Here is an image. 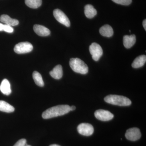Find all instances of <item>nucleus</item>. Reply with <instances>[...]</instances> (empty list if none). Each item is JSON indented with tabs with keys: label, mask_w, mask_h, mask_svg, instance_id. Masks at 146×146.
<instances>
[{
	"label": "nucleus",
	"mask_w": 146,
	"mask_h": 146,
	"mask_svg": "<svg viewBox=\"0 0 146 146\" xmlns=\"http://www.w3.org/2000/svg\"><path fill=\"white\" fill-rule=\"evenodd\" d=\"M33 78L37 86L40 87H43L44 86V83L40 73L37 72V71H34L33 74Z\"/></svg>",
	"instance_id": "nucleus-19"
},
{
	"label": "nucleus",
	"mask_w": 146,
	"mask_h": 146,
	"mask_svg": "<svg viewBox=\"0 0 146 146\" xmlns=\"http://www.w3.org/2000/svg\"><path fill=\"white\" fill-rule=\"evenodd\" d=\"M50 74L53 78L57 80L60 79L63 75V68L62 66L60 65H56L54 68L50 72Z\"/></svg>",
	"instance_id": "nucleus-13"
},
{
	"label": "nucleus",
	"mask_w": 146,
	"mask_h": 146,
	"mask_svg": "<svg viewBox=\"0 0 146 146\" xmlns=\"http://www.w3.org/2000/svg\"><path fill=\"white\" fill-rule=\"evenodd\" d=\"M89 51L92 58L95 61H98L103 54V50L101 46L98 44L93 43L89 47Z\"/></svg>",
	"instance_id": "nucleus-5"
},
{
	"label": "nucleus",
	"mask_w": 146,
	"mask_h": 146,
	"mask_svg": "<svg viewBox=\"0 0 146 146\" xmlns=\"http://www.w3.org/2000/svg\"><path fill=\"white\" fill-rule=\"evenodd\" d=\"M100 34L102 36L106 37H111L113 35V29L112 27L109 25H105L100 29Z\"/></svg>",
	"instance_id": "nucleus-16"
},
{
	"label": "nucleus",
	"mask_w": 146,
	"mask_h": 146,
	"mask_svg": "<svg viewBox=\"0 0 146 146\" xmlns=\"http://www.w3.org/2000/svg\"><path fill=\"white\" fill-rule=\"evenodd\" d=\"M143 26L144 28L145 29V30L146 31V20L145 19L143 21Z\"/></svg>",
	"instance_id": "nucleus-24"
},
{
	"label": "nucleus",
	"mask_w": 146,
	"mask_h": 146,
	"mask_svg": "<svg viewBox=\"0 0 146 146\" xmlns=\"http://www.w3.org/2000/svg\"><path fill=\"white\" fill-rule=\"evenodd\" d=\"M49 146H60L59 145H56V144H54V145H50Z\"/></svg>",
	"instance_id": "nucleus-27"
},
{
	"label": "nucleus",
	"mask_w": 146,
	"mask_h": 146,
	"mask_svg": "<svg viewBox=\"0 0 146 146\" xmlns=\"http://www.w3.org/2000/svg\"><path fill=\"white\" fill-rule=\"evenodd\" d=\"M0 90L3 94L7 96H9L11 94L10 83L6 79H5L2 82L0 85Z\"/></svg>",
	"instance_id": "nucleus-14"
},
{
	"label": "nucleus",
	"mask_w": 146,
	"mask_h": 146,
	"mask_svg": "<svg viewBox=\"0 0 146 146\" xmlns=\"http://www.w3.org/2000/svg\"><path fill=\"white\" fill-rule=\"evenodd\" d=\"M84 13L87 18H92L96 15L97 11L91 5H87L84 7Z\"/></svg>",
	"instance_id": "nucleus-17"
},
{
	"label": "nucleus",
	"mask_w": 146,
	"mask_h": 146,
	"mask_svg": "<svg viewBox=\"0 0 146 146\" xmlns=\"http://www.w3.org/2000/svg\"><path fill=\"white\" fill-rule=\"evenodd\" d=\"M0 21L5 25L10 26H15L19 24V21L15 19H13L9 17L8 15L3 14L0 17Z\"/></svg>",
	"instance_id": "nucleus-12"
},
{
	"label": "nucleus",
	"mask_w": 146,
	"mask_h": 146,
	"mask_svg": "<svg viewBox=\"0 0 146 146\" xmlns=\"http://www.w3.org/2000/svg\"><path fill=\"white\" fill-rule=\"evenodd\" d=\"M136 42V37L134 35H125L123 39L124 46L126 48H130L133 46Z\"/></svg>",
	"instance_id": "nucleus-11"
},
{
	"label": "nucleus",
	"mask_w": 146,
	"mask_h": 146,
	"mask_svg": "<svg viewBox=\"0 0 146 146\" xmlns=\"http://www.w3.org/2000/svg\"><path fill=\"white\" fill-rule=\"evenodd\" d=\"M33 30L35 33L40 36H47L50 34V31L48 29L40 25H35Z\"/></svg>",
	"instance_id": "nucleus-10"
},
{
	"label": "nucleus",
	"mask_w": 146,
	"mask_h": 146,
	"mask_svg": "<svg viewBox=\"0 0 146 146\" xmlns=\"http://www.w3.org/2000/svg\"><path fill=\"white\" fill-rule=\"evenodd\" d=\"M78 133L84 136H90L93 134L94 128L91 124L87 123H82L78 126Z\"/></svg>",
	"instance_id": "nucleus-7"
},
{
	"label": "nucleus",
	"mask_w": 146,
	"mask_h": 146,
	"mask_svg": "<svg viewBox=\"0 0 146 146\" xmlns=\"http://www.w3.org/2000/svg\"><path fill=\"white\" fill-rule=\"evenodd\" d=\"M70 111V106L68 105H60L48 108L42 113L43 119H48L62 116Z\"/></svg>",
	"instance_id": "nucleus-1"
},
{
	"label": "nucleus",
	"mask_w": 146,
	"mask_h": 146,
	"mask_svg": "<svg viewBox=\"0 0 146 146\" xmlns=\"http://www.w3.org/2000/svg\"><path fill=\"white\" fill-rule=\"evenodd\" d=\"M25 146H31L30 145H25Z\"/></svg>",
	"instance_id": "nucleus-28"
},
{
	"label": "nucleus",
	"mask_w": 146,
	"mask_h": 146,
	"mask_svg": "<svg viewBox=\"0 0 146 146\" xmlns=\"http://www.w3.org/2000/svg\"><path fill=\"white\" fill-rule=\"evenodd\" d=\"M4 25L0 23V31H3Z\"/></svg>",
	"instance_id": "nucleus-25"
},
{
	"label": "nucleus",
	"mask_w": 146,
	"mask_h": 146,
	"mask_svg": "<svg viewBox=\"0 0 146 146\" xmlns=\"http://www.w3.org/2000/svg\"><path fill=\"white\" fill-rule=\"evenodd\" d=\"M27 143L25 139H21L19 140L13 146H25Z\"/></svg>",
	"instance_id": "nucleus-23"
},
{
	"label": "nucleus",
	"mask_w": 146,
	"mask_h": 146,
	"mask_svg": "<svg viewBox=\"0 0 146 146\" xmlns=\"http://www.w3.org/2000/svg\"><path fill=\"white\" fill-rule=\"evenodd\" d=\"M33 49V45L29 42H22L18 43L14 48V51L18 54L30 52Z\"/></svg>",
	"instance_id": "nucleus-4"
},
{
	"label": "nucleus",
	"mask_w": 146,
	"mask_h": 146,
	"mask_svg": "<svg viewBox=\"0 0 146 146\" xmlns=\"http://www.w3.org/2000/svg\"><path fill=\"white\" fill-rule=\"evenodd\" d=\"M116 3L123 5H128L132 2V0H112Z\"/></svg>",
	"instance_id": "nucleus-21"
},
{
	"label": "nucleus",
	"mask_w": 146,
	"mask_h": 146,
	"mask_svg": "<svg viewBox=\"0 0 146 146\" xmlns=\"http://www.w3.org/2000/svg\"><path fill=\"white\" fill-rule=\"evenodd\" d=\"M25 3L30 8L36 9L42 5V0H25Z\"/></svg>",
	"instance_id": "nucleus-20"
},
{
	"label": "nucleus",
	"mask_w": 146,
	"mask_h": 146,
	"mask_svg": "<svg viewBox=\"0 0 146 146\" xmlns=\"http://www.w3.org/2000/svg\"><path fill=\"white\" fill-rule=\"evenodd\" d=\"M76 109V106H70V111H73V110H74Z\"/></svg>",
	"instance_id": "nucleus-26"
},
{
	"label": "nucleus",
	"mask_w": 146,
	"mask_h": 146,
	"mask_svg": "<svg viewBox=\"0 0 146 146\" xmlns=\"http://www.w3.org/2000/svg\"><path fill=\"white\" fill-rule=\"evenodd\" d=\"M15 108L12 106L4 101L0 100V111L11 113L13 112Z\"/></svg>",
	"instance_id": "nucleus-18"
},
{
	"label": "nucleus",
	"mask_w": 146,
	"mask_h": 146,
	"mask_svg": "<svg viewBox=\"0 0 146 146\" xmlns=\"http://www.w3.org/2000/svg\"><path fill=\"white\" fill-rule=\"evenodd\" d=\"M146 61V56L145 55L139 56L136 58L132 63V67L134 68H139L143 67Z\"/></svg>",
	"instance_id": "nucleus-15"
},
{
	"label": "nucleus",
	"mask_w": 146,
	"mask_h": 146,
	"mask_svg": "<svg viewBox=\"0 0 146 146\" xmlns=\"http://www.w3.org/2000/svg\"><path fill=\"white\" fill-rule=\"evenodd\" d=\"M70 65L74 72L82 74H85L89 71V68L86 63L78 58H71Z\"/></svg>",
	"instance_id": "nucleus-3"
},
{
	"label": "nucleus",
	"mask_w": 146,
	"mask_h": 146,
	"mask_svg": "<svg viewBox=\"0 0 146 146\" xmlns=\"http://www.w3.org/2000/svg\"><path fill=\"white\" fill-rule=\"evenodd\" d=\"M95 116L98 119L104 121L111 120L114 117V115L109 111L102 109L97 110L95 112Z\"/></svg>",
	"instance_id": "nucleus-8"
},
{
	"label": "nucleus",
	"mask_w": 146,
	"mask_h": 146,
	"mask_svg": "<svg viewBox=\"0 0 146 146\" xmlns=\"http://www.w3.org/2000/svg\"><path fill=\"white\" fill-rule=\"evenodd\" d=\"M53 15L54 18L59 23L63 24L65 26L70 27V22L69 18L62 11L59 9H55L54 10Z\"/></svg>",
	"instance_id": "nucleus-6"
},
{
	"label": "nucleus",
	"mask_w": 146,
	"mask_h": 146,
	"mask_svg": "<svg viewBox=\"0 0 146 146\" xmlns=\"http://www.w3.org/2000/svg\"><path fill=\"white\" fill-rule=\"evenodd\" d=\"M13 28L7 25H4L3 31L9 33H12L13 32Z\"/></svg>",
	"instance_id": "nucleus-22"
},
{
	"label": "nucleus",
	"mask_w": 146,
	"mask_h": 146,
	"mask_svg": "<svg viewBox=\"0 0 146 146\" xmlns=\"http://www.w3.org/2000/svg\"><path fill=\"white\" fill-rule=\"evenodd\" d=\"M107 103L119 106H126L130 105L131 101L127 97L116 95H108L104 98Z\"/></svg>",
	"instance_id": "nucleus-2"
},
{
	"label": "nucleus",
	"mask_w": 146,
	"mask_h": 146,
	"mask_svg": "<svg viewBox=\"0 0 146 146\" xmlns=\"http://www.w3.org/2000/svg\"><path fill=\"white\" fill-rule=\"evenodd\" d=\"M125 136L127 140L135 141L141 138V133L140 129L138 128L133 127L127 130Z\"/></svg>",
	"instance_id": "nucleus-9"
}]
</instances>
